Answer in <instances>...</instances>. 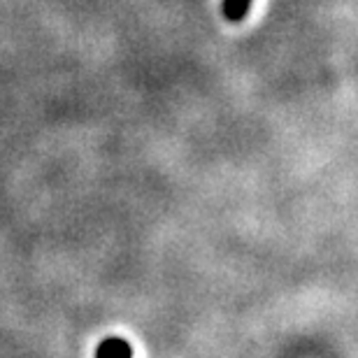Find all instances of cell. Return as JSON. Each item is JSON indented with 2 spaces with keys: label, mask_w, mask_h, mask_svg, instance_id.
<instances>
[{
  "label": "cell",
  "mask_w": 358,
  "mask_h": 358,
  "mask_svg": "<svg viewBox=\"0 0 358 358\" xmlns=\"http://www.w3.org/2000/svg\"><path fill=\"white\" fill-rule=\"evenodd\" d=\"M252 0H224V17L233 24H238L249 14Z\"/></svg>",
  "instance_id": "1"
}]
</instances>
